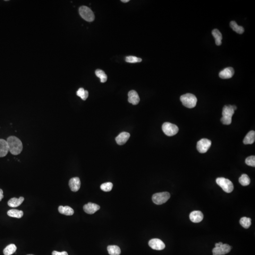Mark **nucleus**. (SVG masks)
Wrapping results in <instances>:
<instances>
[{"label": "nucleus", "instance_id": "f257e3e1", "mask_svg": "<svg viewBox=\"0 0 255 255\" xmlns=\"http://www.w3.org/2000/svg\"><path fill=\"white\" fill-rule=\"evenodd\" d=\"M7 142L11 154L18 155L22 152L23 145L19 138L15 136H11L7 138Z\"/></svg>", "mask_w": 255, "mask_h": 255}, {"label": "nucleus", "instance_id": "f03ea898", "mask_svg": "<svg viewBox=\"0 0 255 255\" xmlns=\"http://www.w3.org/2000/svg\"><path fill=\"white\" fill-rule=\"evenodd\" d=\"M237 109L235 105H225L223 109V116L221 121L224 125H230L232 121V117L234 113L235 110Z\"/></svg>", "mask_w": 255, "mask_h": 255}, {"label": "nucleus", "instance_id": "7ed1b4c3", "mask_svg": "<svg viewBox=\"0 0 255 255\" xmlns=\"http://www.w3.org/2000/svg\"><path fill=\"white\" fill-rule=\"evenodd\" d=\"M180 100L183 105L188 108H194L197 103V97L195 95L190 93H187L181 96Z\"/></svg>", "mask_w": 255, "mask_h": 255}, {"label": "nucleus", "instance_id": "20e7f679", "mask_svg": "<svg viewBox=\"0 0 255 255\" xmlns=\"http://www.w3.org/2000/svg\"><path fill=\"white\" fill-rule=\"evenodd\" d=\"M216 182L222 188L223 190L226 193H231L233 191L234 189L233 183L229 179L223 177H220L216 179Z\"/></svg>", "mask_w": 255, "mask_h": 255}, {"label": "nucleus", "instance_id": "39448f33", "mask_svg": "<svg viewBox=\"0 0 255 255\" xmlns=\"http://www.w3.org/2000/svg\"><path fill=\"white\" fill-rule=\"evenodd\" d=\"M79 13L80 16L86 21L92 22L94 20V13L87 6H81L79 9Z\"/></svg>", "mask_w": 255, "mask_h": 255}, {"label": "nucleus", "instance_id": "423d86ee", "mask_svg": "<svg viewBox=\"0 0 255 255\" xmlns=\"http://www.w3.org/2000/svg\"><path fill=\"white\" fill-rule=\"evenodd\" d=\"M170 198V194L168 192L155 193L152 196V200L156 205H160L167 202Z\"/></svg>", "mask_w": 255, "mask_h": 255}, {"label": "nucleus", "instance_id": "0eeeda50", "mask_svg": "<svg viewBox=\"0 0 255 255\" xmlns=\"http://www.w3.org/2000/svg\"><path fill=\"white\" fill-rule=\"evenodd\" d=\"M162 130L165 135L171 137L178 133L179 128L175 124L170 122H164L162 125Z\"/></svg>", "mask_w": 255, "mask_h": 255}, {"label": "nucleus", "instance_id": "6e6552de", "mask_svg": "<svg viewBox=\"0 0 255 255\" xmlns=\"http://www.w3.org/2000/svg\"><path fill=\"white\" fill-rule=\"evenodd\" d=\"M212 142L207 138H202L198 141L197 145V148L199 153L204 154L208 151L211 147Z\"/></svg>", "mask_w": 255, "mask_h": 255}, {"label": "nucleus", "instance_id": "1a4fd4ad", "mask_svg": "<svg viewBox=\"0 0 255 255\" xmlns=\"http://www.w3.org/2000/svg\"><path fill=\"white\" fill-rule=\"evenodd\" d=\"M231 247L227 244H223L219 247H215L212 250L213 255H224L230 252Z\"/></svg>", "mask_w": 255, "mask_h": 255}, {"label": "nucleus", "instance_id": "9d476101", "mask_svg": "<svg viewBox=\"0 0 255 255\" xmlns=\"http://www.w3.org/2000/svg\"><path fill=\"white\" fill-rule=\"evenodd\" d=\"M148 245L152 249L155 250H163L165 247L164 243L161 240L158 239H153L149 240Z\"/></svg>", "mask_w": 255, "mask_h": 255}, {"label": "nucleus", "instance_id": "9b49d317", "mask_svg": "<svg viewBox=\"0 0 255 255\" xmlns=\"http://www.w3.org/2000/svg\"><path fill=\"white\" fill-rule=\"evenodd\" d=\"M100 207L97 204L95 203H88L83 206V209L86 213L92 215L100 209Z\"/></svg>", "mask_w": 255, "mask_h": 255}, {"label": "nucleus", "instance_id": "f8f14e48", "mask_svg": "<svg viewBox=\"0 0 255 255\" xmlns=\"http://www.w3.org/2000/svg\"><path fill=\"white\" fill-rule=\"evenodd\" d=\"M70 188L71 191L73 192H77L80 189L81 182H80V179L78 177H74L71 178L69 181V183Z\"/></svg>", "mask_w": 255, "mask_h": 255}, {"label": "nucleus", "instance_id": "ddd939ff", "mask_svg": "<svg viewBox=\"0 0 255 255\" xmlns=\"http://www.w3.org/2000/svg\"><path fill=\"white\" fill-rule=\"evenodd\" d=\"M234 74V70L232 67H228L222 70L219 73L220 78L223 79H228L232 78Z\"/></svg>", "mask_w": 255, "mask_h": 255}, {"label": "nucleus", "instance_id": "4468645a", "mask_svg": "<svg viewBox=\"0 0 255 255\" xmlns=\"http://www.w3.org/2000/svg\"><path fill=\"white\" fill-rule=\"evenodd\" d=\"M130 137V134L128 132H122L119 134L115 138V140L119 145H124L129 140Z\"/></svg>", "mask_w": 255, "mask_h": 255}, {"label": "nucleus", "instance_id": "2eb2a0df", "mask_svg": "<svg viewBox=\"0 0 255 255\" xmlns=\"http://www.w3.org/2000/svg\"><path fill=\"white\" fill-rule=\"evenodd\" d=\"M128 101L130 103L132 104L133 105H137L139 103L140 98L137 92L135 90H132L130 91L128 93Z\"/></svg>", "mask_w": 255, "mask_h": 255}, {"label": "nucleus", "instance_id": "dca6fc26", "mask_svg": "<svg viewBox=\"0 0 255 255\" xmlns=\"http://www.w3.org/2000/svg\"><path fill=\"white\" fill-rule=\"evenodd\" d=\"M203 213L200 211H194L191 212L189 215V218L192 222L198 223L203 219Z\"/></svg>", "mask_w": 255, "mask_h": 255}, {"label": "nucleus", "instance_id": "f3484780", "mask_svg": "<svg viewBox=\"0 0 255 255\" xmlns=\"http://www.w3.org/2000/svg\"><path fill=\"white\" fill-rule=\"evenodd\" d=\"M9 151L7 141L0 139V157H4Z\"/></svg>", "mask_w": 255, "mask_h": 255}, {"label": "nucleus", "instance_id": "a211bd4d", "mask_svg": "<svg viewBox=\"0 0 255 255\" xmlns=\"http://www.w3.org/2000/svg\"><path fill=\"white\" fill-rule=\"evenodd\" d=\"M24 200V198L22 197H20L19 198H13L10 199L8 201V205L9 206L11 207H16L19 206L23 203Z\"/></svg>", "mask_w": 255, "mask_h": 255}, {"label": "nucleus", "instance_id": "6ab92c4d", "mask_svg": "<svg viewBox=\"0 0 255 255\" xmlns=\"http://www.w3.org/2000/svg\"><path fill=\"white\" fill-rule=\"evenodd\" d=\"M255 132L254 130H251L245 136L243 140V143L245 145L252 144L255 142Z\"/></svg>", "mask_w": 255, "mask_h": 255}, {"label": "nucleus", "instance_id": "aec40b11", "mask_svg": "<svg viewBox=\"0 0 255 255\" xmlns=\"http://www.w3.org/2000/svg\"><path fill=\"white\" fill-rule=\"evenodd\" d=\"M58 211L60 213L66 215H72L74 214V211L73 209L69 206H59Z\"/></svg>", "mask_w": 255, "mask_h": 255}, {"label": "nucleus", "instance_id": "412c9836", "mask_svg": "<svg viewBox=\"0 0 255 255\" xmlns=\"http://www.w3.org/2000/svg\"><path fill=\"white\" fill-rule=\"evenodd\" d=\"M212 35L215 39V44L216 45L219 46L222 44V35L221 32L217 29H214L212 32Z\"/></svg>", "mask_w": 255, "mask_h": 255}, {"label": "nucleus", "instance_id": "4be33fe9", "mask_svg": "<svg viewBox=\"0 0 255 255\" xmlns=\"http://www.w3.org/2000/svg\"><path fill=\"white\" fill-rule=\"evenodd\" d=\"M107 250L110 255H120L121 253L120 248L116 245L108 246Z\"/></svg>", "mask_w": 255, "mask_h": 255}, {"label": "nucleus", "instance_id": "5701e85b", "mask_svg": "<svg viewBox=\"0 0 255 255\" xmlns=\"http://www.w3.org/2000/svg\"><path fill=\"white\" fill-rule=\"evenodd\" d=\"M7 215L10 217L20 218L23 216V212L17 209H11L8 211Z\"/></svg>", "mask_w": 255, "mask_h": 255}, {"label": "nucleus", "instance_id": "b1692460", "mask_svg": "<svg viewBox=\"0 0 255 255\" xmlns=\"http://www.w3.org/2000/svg\"><path fill=\"white\" fill-rule=\"evenodd\" d=\"M16 250L17 247L15 244H10L4 249L3 254L4 255H11L16 252Z\"/></svg>", "mask_w": 255, "mask_h": 255}, {"label": "nucleus", "instance_id": "393cba45", "mask_svg": "<svg viewBox=\"0 0 255 255\" xmlns=\"http://www.w3.org/2000/svg\"><path fill=\"white\" fill-rule=\"evenodd\" d=\"M230 27L233 31L238 34H242L244 33V29L242 27L240 26L235 21H232L230 22Z\"/></svg>", "mask_w": 255, "mask_h": 255}, {"label": "nucleus", "instance_id": "a878e982", "mask_svg": "<svg viewBox=\"0 0 255 255\" xmlns=\"http://www.w3.org/2000/svg\"><path fill=\"white\" fill-rule=\"evenodd\" d=\"M95 73L97 77L100 79L101 83H105L107 81V75L103 70L99 69L96 70Z\"/></svg>", "mask_w": 255, "mask_h": 255}, {"label": "nucleus", "instance_id": "bb28decb", "mask_svg": "<svg viewBox=\"0 0 255 255\" xmlns=\"http://www.w3.org/2000/svg\"><path fill=\"white\" fill-rule=\"evenodd\" d=\"M239 182L241 185L243 186H248L250 183V180L248 175L246 174H243L239 178Z\"/></svg>", "mask_w": 255, "mask_h": 255}, {"label": "nucleus", "instance_id": "cd10ccee", "mask_svg": "<svg viewBox=\"0 0 255 255\" xmlns=\"http://www.w3.org/2000/svg\"><path fill=\"white\" fill-rule=\"evenodd\" d=\"M251 219L250 218L243 217L240 219V225L245 229H248L251 224Z\"/></svg>", "mask_w": 255, "mask_h": 255}, {"label": "nucleus", "instance_id": "c85d7f7f", "mask_svg": "<svg viewBox=\"0 0 255 255\" xmlns=\"http://www.w3.org/2000/svg\"><path fill=\"white\" fill-rule=\"evenodd\" d=\"M77 95L80 97L82 100H86L88 96V92L83 88H80L77 92Z\"/></svg>", "mask_w": 255, "mask_h": 255}, {"label": "nucleus", "instance_id": "c756f323", "mask_svg": "<svg viewBox=\"0 0 255 255\" xmlns=\"http://www.w3.org/2000/svg\"><path fill=\"white\" fill-rule=\"evenodd\" d=\"M113 187V184L112 182H110L103 183L100 186L101 189L105 192H109L111 191Z\"/></svg>", "mask_w": 255, "mask_h": 255}, {"label": "nucleus", "instance_id": "7c9ffc66", "mask_svg": "<svg viewBox=\"0 0 255 255\" xmlns=\"http://www.w3.org/2000/svg\"><path fill=\"white\" fill-rule=\"evenodd\" d=\"M125 61L126 62L129 63H137L141 62L142 61V59L136 56H129L126 57Z\"/></svg>", "mask_w": 255, "mask_h": 255}, {"label": "nucleus", "instance_id": "2f4dec72", "mask_svg": "<svg viewBox=\"0 0 255 255\" xmlns=\"http://www.w3.org/2000/svg\"><path fill=\"white\" fill-rule=\"evenodd\" d=\"M245 163L249 166L255 167V156L254 155L249 156L246 158Z\"/></svg>", "mask_w": 255, "mask_h": 255}, {"label": "nucleus", "instance_id": "473e14b6", "mask_svg": "<svg viewBox=\"0 0 255 255\" xmlns=\"http://www.w3.org/2000/svg\"><path fill=\"white\" fill-rule=\"evenodd\" d=\"M52 255H68V254L66 251H62L61 252L57 251H53L52 252Z\"/></svg>", "mask_w": 255, "mask_h": 255}, {"label": "nucleus", "instance_id": "72a5a7b5", "mask_svg": "<svg viewBox=\"0 0 255 255\" xmlns=\"http://www.w3.org/2000/svg\"><path fill=\"white\" fill-rule=\"evenodd\" d=\"M3 190L2 189H0V201L2 200V198L4 197L3 195Z\"/></svg>", "mask_w": 255, "mask_h": 255}, {"label": "nucleus", "instance_id": "f704fd0d", "mask_svg": "<svg viewBox=\"0 0 255 255\" xmlns=\"http://www.w3.org/2000/svg\"><path fill=\"white\" fill-rule=\"evenodd\" d=\"M223 244V243L221 242H220L219 243H216V244H215V247H219L220 246H222Z\"/></svg>", "mask_w": 255, "mask_h": 255}, {"label": "nucleus", "instance_id": "c9c22d12", "mask_svg": "<svg viewBox=\"0 0 255 255\" xmlns=\"http://www.w3.org/2000/svg\"><path fill=\"white\" fill-rule=\"evenodd\" d=\"M130 1V0H121V2H124V3H126V2H129Z\"/></svg>", "mask_w": 255, "mask_h": 255}, {"label": "nucleus", "instance_id": "e433bc0d", "mask_svg": "<svg viewBox=\"0 0 255 255\" xmlns=\"http://www.w3.org/2000/svg\"></svg>", "mask_w": 255, "mask_h": 255}]
</instances>
